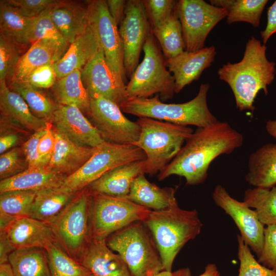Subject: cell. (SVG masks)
I'll list each match as a JSON object with an SVG mask.
<instances>
[{
    "mask_svg": "<svg viewBox=\"0 0 276 276\" xmlns=\"http://www.w3.org/2000/svg\"><path fill=\"white\" fill-rule=\"evenodd\" d=\"M67 176L48 166L28 168L12 177L1 180L0 192L10 190H36L63 185Z\"/></svg>",
    "mask_w": 276,
    "mask_h": 276,
    "instance_id": "cell-27",
    "label": "cell"
},
{
    "mask_svg": "<svg viewBox=\"0 0 276 276\" xmlns=\"http://www.w3.org/2000/svg\"><path fill=\"white\" fill-rule=\"evenodd\" d=\"M154 276H191V271L189 268H182L174 271L163 270Z\"/></svg>",
    "mask_w": 276,
    "mask_h": 276,
    "instance_id": "cell-54",
    "label": "cell"
},
{
    "mask_svg": "<svg viewBox=\"0 0 276 276\" xmlns=\"http://www.w3.org/2000/svg\"><path fill=\"white\" fill-rule=\"evenodd\" d=\"M143 50V59L126 84L128 98H150L158 94L162 101L171 99L175 93V80L167 69L165 57L152 31Z\"/></svg>",
    "mask_w": 276,
    "mask_h": 276,
    "instance_id": "cell-7",
    "label": "cell"
},
{
    "mask_svg": "<svg viewBox=\"0 0 276 276\" xmlns=\"http://www.w3.org/2000/svg\"><path fill=\"white\" fill-rule=\"evenodd\" d=\"M238 258L240 262L238 276H276V271L260 263L240 235H237Z\"/></svg>",
    "mask_w": 276,
    "mask_h": 276,
    "instance_id": "cell-41",
    "label": "cell"
},
{
    "mask_svg": "<svg viewBox=\"0 0 276 276\" xmlns=\"http://www.w3.org/2000/svg\"><path fill=\"white\" fill-rule=\"evenodd\" d=\"M89 96L88 114L92 124L105 141L133 145L140 136L139 125L128 119L116 103L96 94H90Z\"/></svg>",
    "mask_w": 276,
    "mask_h": 276,
    "instance_id": "cell-12",
    "label": "cell"
},
{
    "mask_svg": "<svg viewBox=\"0 0 276 276\" xmlns=\"http://www.w3.org/2000/svg\"><path fill=\"white\" fill-rule=\"evenodd\" d=\"M15 276H51L46 250L32 247L15 249L9 256Z\"/></svg>",
    "mask_w": 276,
    "mask_h": 276,
    "instance_id": "cell-33",
    "label": "cell"
},
{
    "mask_svg": "<svg viewBox=\"0 0 276 276\" xmlns=\"http://www.w3.org/2000/svg\"><path fill=\"white\" fill-rule=\"evenodd\" d=\"M176 189L160 188L149 181L142 174L132 182L128 199L134 203L152 211L166 209L177 202Z\"/></svg>",
    "mask_w": 276,
    "mask_h": 276,
    "instance_id": "cell-28",
    "label": "cell"
},
{
    "mask_svg": "<svg viewBox=\"0 0 276 276\" xmlns=\"http://www.w3.org/2000/svg\"><path fill=\"white\" fill-rule=\"evenodd\" d=\"M56 137L53 130L51 120L46 123L45 131L40 138L38 145V153L45 166H48L54 153Z\"/></svg>",
    "mask_w": 276,
    "mask_h": 276,
    "instance_id": "cell-49",
    "label": "cell"
},
{
    "mask_svg": "<svg viewBox=\"0 0 276 276\" xmlns=\"http://www.w3.org/2000/svg\"><path fill=\"white\" fill-rule=\"evenodd\" d=\"M31 20V18L23 16L6 1H1V33L20 47L29 44L27 34Z\"/></svg>",
    "mask_w": 276,
    "mask_h": 276,
    "instance_id": "cell-35",
    "label": "cell"
},
{
    "mask_svg": "<svg viewBox=\"0 0 276 276\" xmlns=\"http://www.w3.org/2000/svg\"><path fill=\"white\" fill-rule=\"evenodd\" d=\"M212 198L234 220L240 236L246 244L258 257L262 251L265 226L260 221L254 210L232 197L226 189L217 185Z\"/></svg>",
    "mask_w": 276,
    "mask_h": 276,
    "instance_id": "cell-15",
    "label": "cell"
},
{
    "mask_svg": "<svg viewBox=\"0 0 276 276\" xmlns=\"http://www.w3.org/2000/svg\"><path fill=\"white\" fill-rule=\"evenodd\" d=\"M56 3L50 6L39 16L31 18L27 40L29 43L32 44L42 39L52 40L65 53L70 44L55 26L51 15L52 9Z\"/></svg>",
    "mask_w": 276,
    "mask_h": 276,
    "instance_id": "cell-39",
    "label": "cell"
},
{
    "mask_svg": "<svg viewBox=\"0 0 276 276\" xmlns=\"http://www.w3.org/2000/svg\"><path fill=\"white\" fill-rule=\"evenodd\" d=\"M262 265L276 271V226H266L262 249L258 257Z\"/></svg>",
    "mask_w": 276,
    "mask_h": 276,
    "instance_id": "cell-45",
    "label": "cell"
},
{
    "mask_svg": "<svg viewBox=\"0 0 276 276\" xmlns=\"http://www.w3.org/2000/svg\"><path fill=\"white\" fill-rule=\"evenodd\" d=\"M8 87L24 99L35 116L46 121L52 120L57 105L39 88L18 81L10 82Z\"/></svg>",
    "mask_w": 276,
    "mask_h": 276,
    "instance_id": "cell-38",
    "label": "cell"
},
{
    "mask_svg": "<svg viewBox=\"0 0 276 276\" xmlns=\"http://www.w3.org/2000/svg\"><path fill=\"white\" fill-rule=\"evenodd\" d=\"M90 224L91 238L106 239L114 233L137 221L151 211L125 197L92 193Z\"/></svg>",
    "mask_w": 276,
    "mask_h": 276,
    "instance_id": "cell-8",
    "label": "cell"
},
{
    "mask_svg": "<svg viewBox=\"0 0 276 276\" xmlns=\"http://www.w3.org/2000/svg\"><path fill=\"white\" fill-rule=\"evenodd\" d=\"M260 33L264 44L272 35L276 34V1L268 8L267 24Z\"/></svg>",
    "mask_w": 276,
    "mask_h": 276,
    "instance_id": "cell-50",
    "label": "cell"
},
{
    "mask_svg": "<svg viewBox=\"0 0 276 276\" xmlns=\"http://www.w3.org/2000/svg\"><path fill=\"white\" fill-rule=\"evenodd\" d=\"M58 1L55 0H8L6 2L15 7L23 16L32 18L39 16Z\"/></svg>",
    "mask_w": 276,
    "mask_h": 276,
    "instance_id": "cell-47",
    "label": "cell"
},
{
    "mask_svg": "<svg viewBox=\"0 0 276 276\" xmlns=\"http://www.w3.org/2000/svg\"><path fill=\"white\" fill-rule=\"evenodd\" d=\"M146 157L144 151L134 145L104 141L95 147L91 156L81 168L65 178L63 185L77 193L110 170Z\"/></svg>",
    "mask_w": 276,
    "mask_h": 276,
    "instance_id": "cell-10",
    "label": "cell"
},
{
    "mask_svg": "<svg viewBox=\"0 0 276 276\" xmlns=\"http://www.w3.org/2000/svg\"><path fill=\"white\" fill-rule=\"evenodd\" d=\"M145 173V159L133 161L110 170L88 187L92 193L125 197L134 179Z\"/></svg>",
    "mask_w": 276,
    "mask_h": 276,
    "instance_id": "cell-21",
    "label": "cell"
},
{
    "mask_svg": "<svg viewBox=\"0 0 276 276\" xmlns=\"http://www.w3.org/2000/svg\"><path fill=\"white\" fill-rule=\"evenodd\" d=\"M243 143V135L226 122L198 127L157 178L163 180L176 175L183 177L188 185L202 183L212 162L221 155L232 153Z\"/></svg>",
    "mask_w": 276,
    "mask_h": 276,
    "instance_id": "cell-1",
    "label": "cell"
},
{
    "mask_svg": "<svg viewBox=\"0 0 276 276\" xmlns=\"http://www.w3.org/2000/svg\"><path fill=\"white\" fill-rule=\"evenodd\" d=\"M38 191L10 190L0 192V232L16 220L30 217Z\"/></svg>",
    "mask_w": 276,
    "mask_h": 276,
    "instance_id": "cell-31",
    "label": "cell"
},
{
    "mask_svg": "<svg viewBox=\"0 0 276 276\" xmlns=\"http://www.w3.org/2000/svg\"><path fill=\"white\" fill-rule=\"evenodd\" d=\"M100 46L95 30L90 24L85 31L70 44L64 54L53 63L57 79L76 70H81L93 58Z\"/></svg>",
    "mask_w": 276,
    "mask_h": 276,
    "instance_id": "cell-22",
    "label": "cell"
},
{
    "mask_svg": "<svg viewBox=\"0 0 276 276\" xmlns=\"http://www.w3.org/2000/svg\"><path fill=\"white\" fill-rule=\"evenodd\" d=\"M109 12L116 24L120 25L125 17V11L127 1H106Z\"/></svg>",
    "mask_w": 276,
    "mask_h": 276,
    "instance_id": "cell-51",
    "label": "cell"
},
{
    "mask_svg": "<svg viewBox=\"0 0 276 276\" xmlns=\"http://www.w3.org/2000/svg\"><path fill=\"white\" fill-rule=\"evenodd\" d=\"M15 250L5 232H0V264L8 263L10 254Z\"/></svg>",
    "mask_w": 276,
    "mask_h": 276,
    "instance_id": "cell-52",
    "label": "cell"
},
{
    "mask_svg": "<svg viewBox=\"0 0 276 276\" xmlns=\"http://www.w3.org/2000/svg\"><path fill=\"white\" fill-rule=\"evenodd\" d=\"M119 30L124 48L125 73L130 78L139 65L141 51L151 32L143 1H127L125 17Z\"/></svg>",
    "mask_w": 276,
    "mask_h": 276,
    "instance_id": "cell-14",
    "label": "cell"
},
{
    "mask_svg": "<svg viewBox=\"0 0 276 276\" xmlns=\"http://www.w3.org/2000/svg\"><path fill=\"white\" fill-rule=\"evenodd\" d=\"M51 121L54 128L81 146L95 148L105 141L77 106L57 105Z\"/></svg>",
    "mask_w": 276,
    "mask_h": 276,
    "instance_id": "cell-17",
    "label": "cell"
},
{
    "mask_svg": "<svg viewBox=\"0 0 276 276\" xmlns=\"http://www.w3.org/2000/svg\"><path fill=\"white\" fill-rule=\"evenodd\" d=\"M214 46L189 52L184 51L171 58L165 59L166 67L175 80V93H179L187 85L197 80L209 68L216 55Z\"/></svg>",
    "mask_w": 276,
    "mask_h": 276,
    "instance_id": "cell-18",
    "label": "cell"
},
{
    "mask_svg": "<svg viewBox=\"0 0 276 276\" xmlns=\"http://www.w3.org/2000/svg\"><path fill=\"white\" fill-rule=\"evenodd\" d=\"M176 13L181 26L185 51L189 52L204 48L210 32L227 14L224 8L203 0L177 1Z\"/></svg>",
    "mask_w": 276,
    "mask_h": 276,
    "instance_id": "cell-11",
    "label": "cell"
},
{
    "mask_svg": "<svg viewBox=\"0 0 276 276\" xmlns=\"http://www.w3.org/2000/svg\"><path fill=\"white\" fill-rule=\"evenodd\" d=\"M151 29L157 27L175 12L177 1L143 0Z\"/></svg>",
    "mask_w": 276,
    "mask_h": 276,
    "instance_id": "cell-44",
    "label": "cell"
},
{
    "mask_svg": "<svg viewBox=\"0 0 276 276\" xmlns=\"http://www.w3.org/2000/svg\"><path fill=\"white\" fill-rule=\"evenodd\" d=\"M106 240L91 238L79 262L93 276H132L121 256L107 246Z\"/></svg>",
    "mask_w": 276,
    "mask_h": 276,
    "instance_id": "cell-19",
    "label": "cell"
},
{
    "mask_svg": "<svg viewBox=\"0 0 276 276\" xmlns=\"http://www.w3.org/2000/svg\"><path fill=\"white\" fill-rule=\"evenodd\" d=\"M4 232L15 249L32 247L45 249L58 242L52 225L30 217L16 220Z\"/></svg>",
    "mask_w": 276,
    "mask_h": 276,
    "instance_id": "cell-20",
    "label": "cell"
},
{
    "mask_svg": "<svg viewBox=\"0 0 276 276\" xmlns=\"http://www.w3.org/2000/svg\"><path fill=\"white\" fill-rule=\"evenodd\" d=\"M209 83H202L197 95L182 103H165L158 95L151 98H129L121 105L122 111L140 117H146L183 126L197 127L210 126L218 120L210 111L207 103Z\"/></svg>",
    "mask_w": 276,
    "mask_h": 276,
    "instance_id": "cell-4",
    "label": "cell"
},
{
    "mask_svg": "<svg viewBox=\"0 0 276 276\" xmlns=\"http://www.w3.org/2000/svg\"><path fill=\"white\" fill-rule=\"evenodd\" d=\"M267 47L251 36L246 43L242 59L238 62H227L218 71L219 79L231 88L237 108L240 111L255 110L254 102L262 90L268 94L267 87L275 75V63L266 56Z\"/></svg>",
    "mask_w": 276,
    "mask_h": 276,
    "instance_id": "cell-2",
    "label": "cell"
},
{
    "mask_svg": "<svg viewBox=\"0 0 276 276\" xmlns=\"http://www.w3.org/2000/svg\"><path fill=\"white\" fill-rule=\"evenodd\" d=\"M265 127L268 133L276 139V120H268L266 123Z\"/></svg>",
    "mask_w": 276,
    "mask_h": 276,
    "instance_id": "cell-57",
    "label": "cell"
},
{
    "mask_svg": "<svg viewBox=\"0 0 276 276\" xmlns=\"http://www.w3.org/2000/svg\"><path fill=\"white\" fill-rule=\"evenodd\" d=\"M77 193L63 185L39 190L30 217L53 225Z\"/></svg>",
    "mask_w": 276,
    "mask_h": 276,
    "instance_id": "cell-25",
    "label": "cell"
},
{
    "mask_svg": "<svg viewBox=\"0 0 276 276\" xmlns=\"http://www.w3.org/2000/svg\"><path fill=\"white\" fill-rule=\"evenodd\" d=\"M91 195L88 187L78 192L52 225L58 243L78 262L91 239Z\"/></svg>",
    "mask_w": 276,
    "mask_h": 276,
    "instance_id": "cell-9",
    "label": "cell"
},
{
    "mask_svg": "<svg viewBox=\"0 0 276 276\" xmlns=\"http://www.w3.org/2000/svg\"><path fill=\"white\" fill-rule=\"evenodd\" d=\"M275 49H276V47H275ZM275 75H276V70H275Z\"/></svg>",
    "mask_w": 276,
    "mask_h": 276,
    "instance_id": "cell-58",
    "label": "cell"
},
{
    "mask_svg": "<svg viewBox=\"0 0 276 276\" xmlns=\"http://www.w3.org/2000/svg\"><path fill=\"white\" fill-rule=\"evenodd\" d=\"M210 3L227 11L228 24L245 22L254 27L259 26L261 17L267 0H212Z\"/></svg>",
    "mask_w": 276,
    "mask_h": 276,
    "instance_id": "cell-34",
    "label": "cell"
},
{
    "mask_svg": "<svg viewBox=\"0 0 276 276\" xmlns=\"http://www.w3.org/2000/svg\"><path fill=\"white\" fill-rule=\"evenodd\" d=\"M198 276H222L220 273L217 266L214 263H209L207 264L204 271Z\"/></svg>",
    "mask_w": 276,
    "mask_h": 276,
    "instance_id": "cell-55",
    "label": "cell"
},
{
    "mask_svg": "<svg viewBox=\"0 0 276 276\" xmlns=\"http://www.w3.org/2000/svg\"><path fill=\"white\" fill-rule=\"evenodd\" d=\"M151 31L159 42L165 59L185 51L181 26L176 10L162 24L151 29Z\"/></svg>",
    "mask_w": 276,
    "mask_h": 276,
    "instance_id": "cell-37",
    "label": "cell"
},
{
    "mask_svg": "<svg viewBox=\"0 0 276 276\" xmlns=\"http://www.w3.org/2000/svg\"><path fill=\"white\" fill-rule=\"evenodd\" d=\"M106 241L121 256L132 276H154L164 270L152 235L142 221L114 233Z\"/></svg>",
    "mask_w": 276,
    "mask_h": 276,
    "instance_id": "cell-6",
    "label": "cell"
},
{
    "mask_svg": "<svg viewBox=\"0 0 276 276\" xmlns=\"http://www.w3.org/2000/svg\"><path fill=\"white\" fill-rule=\"evenodd\" d=\"M51 276H93L86 267L70 256L58 242L45 249Z\"/></svg>",
    "mask_w": 276,
    "mask_h": 276,
    "instance_id": "cell-40",
    "label": "cell"
},
{
    "mask_svg": "<svg viewBox=\"0 0 276 276\" xmlns=\"http://www.w3.org/2000/svg\"><path fill=\"white\" fill-rule=\"evenodd\" d=\"M0 276H15L9 262L0 264Z\"/></svg>",
    "mask_w": 276,
    "mask_h": 276,
    "instance_id": "cell-56",
    "label": "cell"
},
{
    "mask_svg": "<svg viewBox=\"0 0 276 276\" xmlns=\"http://www.w3.org/2000/svg\"><path fill=\"white\" fill-rule=\"evenodd\" d=\"M53 130L56 137V144L47 166L68 176L85 164L94 153L95 148L78 145L55 128H53Z\"/></svg>",
    "mask_w": 276,
    "mask_h": 276,
    "instance_id": "cell-23",
    "label": "cell"
},
{
    "mask_svg": "<svg viewBox=\"0 0 276 276\" xmlns=\"http://www.w3.org/2000/svg\"><path fill=\"white\" fill-rule=\"evenodd\" d=\"M90 24L95 30L110 68L118 78L126 84L124 48L118 25L111 17L106 1L88 2Z\"/></svg>",
    "mask_w": 276,
    "mask_h": 276,
    "instance_id": "cell-13",
    "label": "cell"
},
{
    "mask_svg": "<svg viewBox=\"0 0 276 276\" xmlns=\"http://www.w3.org/2000/svg\"><path fill=\"white\" fill-rule=\"evenodd\" d=\"M29 165L22 147H15L1 154L0 179L12 177L24 171Z\"/></svg>",
    "mask_w": 276,
    "mask_h": 276,
    "instance_id": "cell-43",
    "label": "cell"
},
{
    "mask_svg": "<svg viewBox=\"0 0 276 276\" xmlns=\"http://www.w3.org/2000/svg\"><path fill=\"white\" fill-rule=\"evenodd\" d=\"M45 131V128L34 132L22 146L28 168L47 166L43 163L38 153V143Z\"/></svg>",
    "mask_w": 276,
    "mask_h": 276,
    "instance_id": "cell-48",
    "label": "cell"
},
{
    "mask_svg": "<svg viewBox=\"0 0 276 276\" xmlns=\"http://www.w3.org/2000/svg\"><path fill=\"white\" fill-rule=\"evenodd\" d=\"M0 107L1 114L28 130L35 132L46 127L48 121L35 116L24 99L6 83H0Z\"/></svg>",
    "mask_w": 276,
    "mask_h": 276,
    "instance_id": "cell-30",
    "label": "cell"
},
{
    "mask_svg": "<svg viewBox=\"0 0 276 276\" xmlns=\"http://www.w3.org/2000/svg\"><path fill=\"white\" fill-rule=\"evenodd\" d=\"M19 142V136L15 133L1 134L0 154L8 151L9 149L16 145Z\"/></svg>",
    "mask_w": 276,
    "mask_h": 276,
    "instance_id": "cell-53",
    "label": "cell"
},
{
    "mask_svg": "<svg viewBox=\"0 0 276 276\" xmlns=\"http://www.w3.org/2000/svg\"><path fill=\"white\" fill-rule=\"evenodd\" d=\"M64 54V52L52 40L42 39L35 41L21 56L10 82L22 81L36 68L53 64Z\"/></svg>",
    "mask_w": 276,
    "mask_h": 276,
    "instance_id": "cell-29",
    "label": "cell"
},
{
    "mask_svg": "<svg viewBox=\"0 0 276 276\" xmlns=\"http://www.w3.org/2000/svg\"><path fill=\"white\" fill-rule=\"evenodd\" d=\"M53 64L42 65L32 72L21 81L28 83L38 88L52 87L55 84L57 76Z\"/></svg>",
    "mask_w": 276,
    "mask_h": 276,
    "instance_id": "cell-46",
    "label": "cell"
},
{
    "mask_svg": "<svg viewBox=\"0 0 276 276\" xmlns=\"http://www.w3.org/2000/svg\"><path fill=\"white\" fill-rule=\"evenodd\" d=\"M20 47L0 33V83L12 80L21 58Z\"/></svg>",
    "mask_w": 276,
    "mask_h": 276,
    "instance_id": "cell-42",
    "label": "cell"
},
{
    "mask_svg": "<svg viewBox=\"0 0 276 276\" xmlns=\"http://www.w3.org/2000/svg\"><path fill=\"white\" fill-rule=\"evenodd\" d=\"M52 20L67 42L71 44L90 25L88 3L59 1L53 6Z\"/></svg>",
    "mask_w": 276,
    "mask_h": 276,
    "instance_id": "cell-24",
    "label": "cell"
},
{
    "mask_svg": "<svg viewBox=\"0 0 276 276\" xmlns=\"http://www.w3.org/2000/svg\"><path fill=\"white\" fill-rule=\"evenodd\" d=\"M245 180L254 187L276 186V144H265L252 152L248 162Z\"/></svg>",
    "mask_w": 276,
    "mask_h": 276,
    "instance_id": "cell-26",
    "label": "cell"
},
{
    "mask_svg": "<svg viewBox=\"0 0 276 276\" xmlns=\"http://www.w3.org/2000/svg\"><path fill=\"white\" fill-rule=\"evenodd\" d=\"M83 84L89 94H96L119 106L127 99L126 84L113 73L100 46L93 58L81 70Z\"/></svg>",
    "mask_w": 276,
    "mask_h": 276,
    "instance_id": "cell-16",
    "label": "cell"
},
{
    "mask_svg": "<svg viewBox=\"0 0 276 276\" xmlns=\"http://www.w3.org/2000/svg\"><path fill=\"white\" fill-rule=\"evenodd\" d=\"M143 223L151 233L164 269L172 271L177 254L201 232L203 224L196 210L180 208L177 202L162 210H151Z\"/></svg>",
    "mask_w": 276,
    "mask_h": 276,
    "instance_id": "cell-3",
    "label": "cell"
},
{
    "mask_svg": "<svg viewBox=\"0 0 276 276\" xmlns=\"http://www.w3.org/2000/svg\"><path fill=\"white\" fill-rule=\"evenodd\" d=\"M136 122L141 131L133 145L145 153L146 173L150 175L162 171L194 132L189 126L146 117H140Z\"/></svg>",
    "mask_w": 276,
    "mask_h": 276,
    "instance_id": "cell-5",
    "label": "cell"
},
{
    "mask_svg": "<svg viewBox=\"0 0 276 276\" xmlns=\"http://www.w3.org/2000/svg\"><path fill=\"white\" fill-rule=\"evenodd\" d=\"M243 201L254 209L260 221L266 226H276V186L270 189L254 187L247 189Z\"/></svg>",
    "mask_w": 276,
    "mask_h": 276,
    "instance_id": "cell-36",
    "label": "cell"
},
{
    "mask_svg": "<svg viewBox=\"0 0 276 276\" xmlns=\"http://www.w3.org/2000/svg\"><path fill=\"white\" fill-rule=\"evenodd\" d=\"M58 79L52 88L58 104L75 106L89 113V96L82 81L81 70H76Z\"/></svg>",
    "mask_w": 276,
    "mask_h": 276,
    "instance_id": "cell-32",
    "label": "cell"
}]
</instances>
